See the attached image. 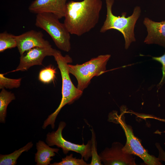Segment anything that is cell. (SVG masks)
<instances>
[{"mask_svg": "<svg viewBox=\"0 0 165 165\" xmlns=\"http://www.w3.org/2000/svg\"><path fill=\"white\" fill-rule=\"evenodd\" d=\"M102 5L101 0L67 2L64 23L70 34L81 36L93 29L99 21Z\"/></svg>", "mask_w": 165, "mask_h": 165, "instance_id": "6da1fadb", "label": "cell"}, {"mask_svg": "<svg viewBox=\"0 0 165 165\" xmlns=\"http://www.w3.org/2000/svg\"><path fill=\"white\" fill-rule=\"evenodd\" d=\"M53 57L61 75L62 97L57 109L44 121L42 127L43 129H46L49 125L53 129L56 118L62 108L66 104L70 105L79 99L83 92V91L74 86L71 79L68 65L69 63L72 62L71 57L68 55L63 56L60 51L56 50Z\"/></svg>", "mask_w": 165, "mask_h": 165, "instance_id": "7a4b0ae2", "label": "cell"}, {"mask_svg": "<svg viewBox=\"0 0 165 165\" xmlns=\"http://www.w3.org/2000/svg\"><path fill=\"white\" fill-rule=\"evenodd\" d=\"M107 13L106 17L100 30L104 33L113 29L119 31L123 35L125 40V48L127 50L130 44L136 41L134 30L136 23L141 12L139 6H135L132 14L127 17V13L124 12L121 16H116L112 12V7L114 0H105Z\"/></svg>", "mask_w": 165, "mask_h": 165, "instance_id": "3957f363", "label": "cell"}, {"mask_svg": "<svg viewBox=\"0 0 165 165\" xmlns=\"http://www.w3.org/2000/svg\"><path fill=\"white\" fill-rule=\"evenodd\" d=\"M59 19L51 13H39L36 15L35 25L47 32L58 49L68 52L71 49V34Z\"/></svg>", "mask_w": 165, "mask_h": 165, "instance_id": "277c9868", "label": "cell"}, {"mask_svg": "<svg viewBox=\"0 0 165 165\" xmlns=\"http://www.w3.org/2000/svg\"><path fill=\"white\" fill-rule=\"evenodd\" d=\"M110 57V54L101 55L82 64L72 65L68 64L69 73L74 75L77 79V88L83 91L88 86L94 77L99 76L104 73Z\"/></svg>", "mask_w": 165, "mask_h": 165, "instance_id": "5b68a950", "label": "cell"}, {"mask_svg": "<svg viewBox=\"0 0 165 165\" xmlns=\"http://www.w3.org/2000/svg\"><path fill=\"white\" fill-rule=\"evenodd\" d=\"M123 112H122L120 115H116L115 119L120 124L126 137V142L123 148V152L126 153L137 156L147 165H162L160 160L149 154L142 146L139 140L134 136L131 127L126 123Z\"/></svg>", "mask_w": 165, "mask_h": 165, "instance_id": "8992f818", "label": "cell"}, {"mask_svg": "<svg viewBox=\"0 0 165 165\" xmlns=\"http://www.w3.org/2000/svg\"><path fill=\"white\" fill-rule=\"evenodd\" d=\"M66 125L65 122L61 121L56 131L48 132L46 136V143L50 146L56 145L61 148L64 154H67L70 151L76 152L80 154L85 161H88L91 156V140H89L86 145L83 143L81 145L67 141L62 134V131Z\"/></svg>", "mask_w": 165, "mask_h": 165, "instance_id": "52a82bcc", "label": "cell"}, {"mask_svg": "<svg viewBox=\"0 0 165 165\" xmlns=\"http://www.w3.org/2000/svg\"><path fill=\"white\" fill-rule=\"evenodd\" d=\"M123 145L120 143H113L111 148L106 147L99 154L101 161L105 165H136L133 155L123 150Z\"/></svg>", "mask_w": 165, "mask_h": 165, "instance_id": "ba28073f", "label": "cell"}, {"mask_svg": "<svg viewBox=\"0 0 165 165\" xmlns=\"http://www.w3.org/2000/svg\"><path fill=\"white\" fill-rule=\"evenodd\" d=\"M56 49L52 47H36L31 49L20 55L19 65L11 72L24 71L35 65H41L44 58L48 56H53Z\"/></svg>", "mask_w": 165, "mask_h": 165, "instance_id": "9c48e42d", "label": "cell"}, {"mask_svg": "<svg viewBox=\"0 0 165 165\" xmlns=\"http://www.w3.org/2000/svg\"><path fill=\"white\" fill-rule=\"evenodd\" d=\"M40 31L31 30L16 36L17 47L20 55L28 50L36 47H50L52 46L44 38Z\"/></svg>", "mask_w": 165, "mask_h": 165, "instance_id": "30bf717a", "label": "cell"}, {"mask_svg": "<svg viewBox=\"0 0 165 165\" xmlns=\"http://www.w3.org/2000/svg\"><path fill=\"white\" fill-rule=\"evenodd\" d=\"M68 0H34L29 7L31 13H52L59 19L64 17Z\"/></svg>", "mask_w": 165, "mask_h": 165, "instance_id": "8fae6325", "label": "cell"}, {"mask_svg": "<svg viewBox=\"0 0 165 165\" xmlns=\"http://www.w3.org/2000/svg\"><path fill=\"white\" fill-rule=\"evenodd\" d=\"M143 23L147 32L144 43L149 45L157 44L165 48V20L156 22L145 17Z\"/></svg>", "mask_w": 165, "mask_h": 165, "instance_id": "7c38bea8", "label": "cell"}, {"mask_svg": "<svg viewBox=\"0 0 165 165\" xmlns=\"http://www.w3.org/2000/svg\"><path fill=\"white\" fill-rule=\"evenodd\" d=\"M37 152L35 154V160L36 165H48L53 160L56 153H58L59 148L50 147L47 143L41 140L36 144Z\"/></svg>", "mask_w": 165, "mask_h": 165, "instance_id": "4fadbf2b", "label": "cell"}, {"mask_svg": "<svg viewBox=\"0 0 165 165\" xmlns=\"http://www.w3.org/2000/svg\"><path fill=\"white\" fill-rule=\"evenodd\" d=\"M32 141L28 143L24 147L16 150L12 153L8 154H0V165H15L17 163V160L22 153L28 152L33 147Z\"/></svg>", "mask_w": 165, "mask_h": 165, "instance_id": "5bb4252c", "label": "cell"}, {"mask_svg": "<svg viewBox=\"0 0 165 165\" xmlns=\"http://www.w3.org/2000/svg\"><path fill=\"white\" fill-rule=\"evenodd\" d=\"M14 94L8 92L4 88L0 93V123H5L7 114V108L9 104L15 100Z\"/></svg>", "mask_w": 165, "mask_h": 165, "instance_id": "9a60e30c", "label": "cell"}, {"mask_svg": "<svg viewBox=\"0 0 165 165\" xmlns=\"http://www.w3.org/2000/svg\"><path fill=\"white\" fill-rule=\"evenodd\" d=\"M17 47L16 35L7 31L0 34V52Z\"/></svg>", "mask_w": 165, "mask_h": 165, "instance_id": "2e32d148", "label": "cell"}, {"mask_svg": "<svg viewBox=\"0 0 165 165\" xmlns=\"http://www.w3.org/2000/svg\"><path fill=\"white\" fill-rule=\"evenodd\" d=\"M56 73V69L53 66L50 65L40 71L38 79L43 83H50L55 80Z\"/></svg>", "mask_w": 165, "mask_h": 165, "instance_id": "e0dca14e", "label": "cell"}, {"mask_svg": "<svg viewBox=\"0 0 165 165\" xmlns=\"http://www.w3.org/2000/svg\"><path fill=\"white\" fill-rule=\"evenodd\" d=\"M92 133L91 139V155L92 157L91 162L89 165H101V157L98 154L97 150V142L96 140L95 133L92 128L90 129Z\"/></svg>", "mask_w": 165, "mask_h": 165, "instance_id": "ac0fdd59", "label": "cell"}, {"mask_svg": "<svg viewBox=\"0 0 165 165\" xmlns=\"http://www.w3.org/2000/svg\"><path fill=\"white\" fill-rule=\"evenodd\" d=\"M21 78L12 79L5 77L4 74H0V89L5 88L13 89L19 87L21 84Z\"/></svg>", "mask_w": 165, "mask_h": 165, "instance_id": "d6986e66", "label": "cell"}, {"mask_svg": "<svg viewBox=\"0 0 165 165\" xmlns=\"http://www.w3.org/2000/svg\"><path fill=\"white\" fill-rule=\"evenodd\" d=\"M50 165H89L85 161L82 157L81 159H77L73 157V154H71L66 156L64 158H62L61 161L54 162L50 164Z\"/></svg>", "mask_w": 165, "mask_h": 165, "instance_id": "ffe728a7", "label": "cell"}, {"mask_svg": "<svg viewBox=\"0 0 165 165\" xmlns=\"http://www.w3.org/2000/svg\"><path fill=\"white\" fill-rule=\"evenodd\" d=\"M152 59L153 60L159 62L162 65L161 69L163 75L161 79L159 84V86H160L163 83L165 80V52L164 54L161 56L152 57Z\"/></svg>", "mask_w": 165, "mask_h": 165, "instance_id": "44dd1931", "label": "cell"}, {"mask_svg": "<svg viewBox=\"0 0 165 165\" xmlns=\"http://www.w3.org/2000/svg\"><path fill=\"white\" fill-rule=\"evenodd\" d=\"M156 146L158 150L159 156L158 158L160 160L165 162V152L159 143L156 144Z\"/></svg>", "mask_w": 165, "mask_h": 165, "instance_id": "7402d4cb", "label": "cell"}, {"mask_svg": "<svg viewBox=\"0 0 165 165\" xmlns=\"http://www.w3.org/2000/svg\"><path fill=\"white\" fill-rule=\"evenodd\" d=\"M152 118H155L156 119H157V120H159L160 121L165 122V119H161L160 118H157L156 117L155 118L154 117H152Z\"/></svg>", "mask_w": 165, "mask_h": 165, "instance_id": "603a6c76", "label": "cell"}]
</instances>
